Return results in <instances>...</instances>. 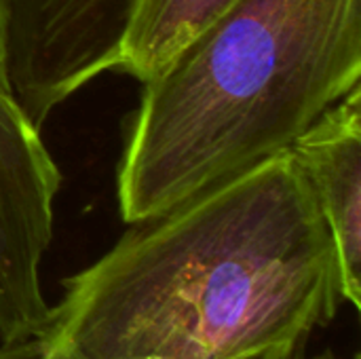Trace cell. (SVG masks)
Listing matches in <instances>:
<instances>
[{"label": "cell", "instance_id": "obj_4", "mask_svg": "<svg viewBox=\"0 0 361 359\" xmlns=\"http://www.w3.org/2000/svg\"><path fill=\"white\" fill-rule=\"evenodd\" d=\"M131 0H13L11 66L25 80L74 95L110 74Z\"/></svg>", "mask_w": 361, "mask_h": 359}, {"label": "cell", "instance_id": "obj_2", "mask_svg": "<svg viewBox=\"0 0 361 359\" xmlns=\"http://www.w3.org/2000/svg\"><path fill=\"white\" fill-rule=\"evenodd\" d=\"M361 85V0H239L125 118L116 207L125 224L288 150Z\"/></svg>", "mask_w": 361, "mask_h": 359}, {"label": "cell", "instance_id": "obj_6", "mask_svg": "<svg viewBox=\"0 0 361 359\" xmlns=\"http://www.w3.org/2000/svg\"><path fill=\"white\" fill-rule=\"evenodd\" d=\"M239 0H131L110 72L140 85L163 74L171 61Z\"/></svg>", "mask_w": 361, "mask_h": 359}, {"label": "cell", "instance_id": "obj_8", "mask_svg": "<svg viewBox=\"0 0 361 359\" xmlns=\"http://www.w3.org/2000/svg\"><path fill=\"white\" fill-rule=\"evenodd\" d=\"M36 339L13 345H0V359H36Z\"/></svg>", "mask_w": 361, "mask_h": 359}, {"label": "cell", "instance_id": "obj_1", "mask_svg": "<svg viewBox=\"0 0 361 359\" xmlns=\"http://www.w3.org/2000/svg\"><path fill=\"white\" fill-rule=\"evenodd\" d=\"M36 359H271L343 305L332 237L290 150L129 224L61 279Z\"/></svg>", "mask_w": 361, "mask_h": 359}, {"label": "cell", "instance_id": "obj_3", "mask_svg": "<svg viewBox=\"0 0 361 359\" xmlns=\"http://www.w3.org/2000/svg\"><path fill=\"white\" fill-rule=\"evenodd\" d=\"M40 129L0 87V345L36 339L51 311L40 271L63 176Z\"/></svg>", "mask_w": 361, "mask_h": 359}, {"label": "cell", "instance_id": "obj_5", "mask_svg": "<svg viewBox=\"0 0 361 359\" xmlns=\"http://www.w3.org/2000/svg\"><path fill=\"white\" fill-rule=\"evenodd\" d=\"M332 237L341 300L361 307V85L290 148Z\"/></svg>", "mask_w": 361, "mask_h": 359}, {"label": "cell", "instance_id": "obj_9", "mask_svg": "<svg viewBox=\"0 0 361 359\" xmlns=\"http://www.w3.org/2000/svg\"><path fill=\"white\" fill-rule=\"evenodd\" d=\"M271 359H338V358H336V353H334L332 349H326V351H322V353H317V355H307V349H302V351H296V353H290V355H283V358H271Z\"/></svg>", "mask_w": 361, "mask_h": 359}, {"label": "cell", "instance_id": "obj_7", "mask_svg": "<svg viewBox=\"0 0 361 359\" xmlns=\"http://www.w3.org/2000/svg\"><path fill=\"white\" fill-rule=\"evenodd\" d=\"M13 0H0V87L11 89L8 80V28H11Z\"/></svg>", "mask_w": 361, "mask_h": 359}]
</instances>
